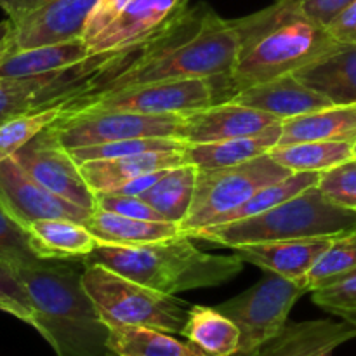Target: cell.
Wrapping results in <instances>:
<instances>
[{
	"label": "cell",
	"instance_id": "5",
	"mask_svg": "<svg viewBox=\"0 0 356 356\" xmlns=\"http://www.w3.org/2000/svg\"><path fill=\"white\" fill-rule=\"evenodd\" d=\"M356 229V211L334 205L318 186H312L291 200L249 219L207 226L191 232L190 238L236 249L252 243L313 236H337Z\"/></svg>",
	"mask_w": 356,
	"mask_h": 356
},
{
	"label": "cell",
	"instance_id": "18",
	"mask_svg": "<svg viewBox=\"0 0 356 356\" xmlns=\"http://www.w3.org/2000/svg\"><path fill=\"white\" fill-rule=\"evenodd\" d=\"M228 101L256 108V110L273 115L280 120L334 106L325 96L315 92L306 83H302L294 73L247 87Z\"/></svg>",
	"mask_w": 356,
	"mask_h": 356
},
{
	"label": "cell",
	"instance_id": "21",
	"mask_svg": "<svg viewBox=\"0 0 356 356\" xmlns=\"http://www.w3.org/2000/svg\"><path fill=\"white\" fill-rule=\"evenodd\" d=\"M184 149H162V152H145L120 159L94 160L80 163V172L94 193L113 191L115 188L146 176V174L169 170L184 163Z\"/></svg>",
	"mask_w": 356,
	"mask_h": 356
},
{
	"label": "cell",
	"instance_id": "46",
	"mask_svg": "<svg viewBox=\"0 0 356 356\" xmlns=\"http://www.w3.org/2000/svg\"><path fill=\"white\" fill-rule=\"evenodd\" d=\"M341 318L346 320V322H350L351 325H355V327H356V312H353V313H348V315L341 316Z\"/></svg>",
	"mask_w": 356,
	"mask_h": 356
},
{
	"label": "cell",
	"instance_id": "30",
	"mask_svg": "<svg viewBox=\"0 0 356 356\" xmlns=\"http://www.w3.org/2000/svg\"><path fill=\"white\" fill-rule=\"evenodd\" d=\"M270 155L291 172L322 174L353 159V148L351 143L346 141H306L277 146L271 149Z\"/></svg>",
	"mask_w": 356,
	"mask_h": 356
},
{
	"label": "cell",
	"instance_id": "13",
	"mask_svg": "<svg viewBox=\"0 0 356 356\" xmlns=\"http://www.w3.org/2000/svg\"><path fill=\"white\" fill-rule=\"evenodd\" d=\"M0 207L24 229L44 219H70L86 225L92 216L37 183L13 156L0 163Z\"/></svg>",
	"mask_w": 356,
	"mask_h": 356
},
{
	"label": "cell",
	"instance_id": "19",
	"mask_svg": "<svg viewBox=\"0 0 356 356\" xmlns=\"http://www.w3.org/2000/svg\"><path fill=\"white\" fill-rule=\"evenodd\" d=\"M355 337L356 327L346 320L287 323L256 356H332L336 348Z\"/></svg>",
	"mask_w": 356,
	"mask_h": 356
},
{
	"label": "cell",
	"instance_id": "38",
	"mask_svg": "<svg viewBox=\"0 0 356 356\" xmlns=\"http://www.w3.org/2000/svg\"><path fill=\"white\" fill-rule=\"evenodd\" d=\"M313 302L332 315L344 316L356 312V270L336 284L312 292Z\"/></svg>",
	"mask_w": 356,
	"mask_h": 356
},
{
	"label": "cell",
	"instance_id": "26",
	"mask_svg": "<svg viewBox=\"0 0 356 356\" xmlns=\"http://www.w3.org/2000/svg\"><path fill=\"white\" fill-rule=\"evenodd\" d=\"M90 54L89 45L80 40L42 47L13 51L0 63V76H33L61 72L86 61Z\"/></svg>",
	"mask_w": 356,
	"mask_h": 356
},
{
	"label": "cell",
	"instance_id": "25",
	"mask_svg": "<svg viewBox=\"0 0 356 356\" xmlns=\"http://www.w3.org/2000/svg\"><path fill=\"white\" fill-rule=\"evenodd\" d=\"M86 226L92 232L97 242L108 245H143L181 235L179 225L176 222L134 219L97 207Z\"/></svg>",
	"mask_w": 356,
	"mask_h": 356
},
{
	"label": "cell",
	"instance_id": "8",
	"mask_svg": "<svg viewBox=\"0 0 356 356\" xmlns=\"http://www.w3.org/2000/svg\"><path fill=\"white\" fill-rule=\"evenodd\" d=\"M305 294H308L305 280H289L271 273L242 294L216 306L240 329V348L235 356H256L287 325L291 309Z\"/></svg>",
	"mask_w": 356,
	"mask_h": 356
},
{
	"label": "cell",
	"instance_id": "12",
	"mask_svg": "<svg viewBox=\"0 0 356 356\" xmlns=\"http://www.w3.org/2000/svg\"><path fill=\"white\" fill-rule=\"evenodd\" d=\"M28 176L52 193L94 212L96 195L80 172L72 153L59 143L51 127L42 131L13 156Z\"/></svg>",
	"mask_w": 356,
	"mask_h": 356
},
{
	"label": "cell",
	"instance_id": "33",
	"mask_svg": "<svg viewBox=\"0 0 356 356\" xmlns=\"http://www.w3.org/2000/svg\"><path fill=\"white\" fill-rule=\"evenodd\" d=\"M65 104L66 103L38 108V110L17 115V117L0 124V163L16 155L31 139L37 138L47 127H51L61 117Z\"/></svg>",
	"mask_w": 356,
	"mask_h": 356
},
{
	"label": "cell",
	"instance_id": "22",
	"mask_svg": "<svg viewBox=\"0 0 356 356\" xmlns=\"http://www.w3.org/2000/svg\"><path fill=\"white\" fill-rule=\"evenodd\" d=\"M31 250L38 259H86L99 245L96 236L82 222L70 219H44L26 226Z\"/></svg>",
	"mask_w": 356,
	"mask_h": 356
},
{
	"label": "cell",
	"instance_id": "36",
	"mask_svg": "<svg viewBox=\"0 0 356 356\" xmlns=\"http://www.w3.org/2000/svg\"><path fill=\"white\" fill-rule=\"evenodd\" d=\"M0 259L7 261L14 268L44 261L38 259L37 254L31 250L26 229L17 225L2 207H0Z\"/></svg>",
	"mask_w": 356,
	"mask_h": 356
},
{
	"label": "cell",
	"instance_id": "29",
	"mask_svg": "<svg viewBox=\"0 0 356 356\" xmlns=\"http://www.w3.org/2000/svg\"><path fill=\"white\" fill-rule=\"evenodd\" d=\"M197 177L198 167L183 163L165 170L153 186L139 195V198L162 214L165 221L181 225L190 212L195 188H197Z\"/></svg>",
	"mask_w": 356,
	"mask_h": 356
},
{
	"label": "cell",
	"instance_id": "9",
	"mask_svg": "<svg viewBox=\"0 0 356 356\" xmlns=\"http://www.w3.org/2000/svg\"><path fill=\"white\" fill-rule=\"evenodd\" d=\"M183 115H146L134 111L70 108L51 125L66 149L136 138H177Z\"/></svg>",
	"mask_w": 356,
	"mask_h": 356
},
{
	"label": "cell",
	"instance_id": "45",
	"mask_svg": "<svg viewBox=\"0 0 356 356\" xmlns=\"http://www.w3.org/2000/svg\"><path fill=\"white\" fill-rule=\"evenodd\" d=\"M13 51H16V45H14V33L13 37L7 38L3 44H0V63H2Z\"/></svg>",
	"mask_w": 356,
	"mask_h": 356
},
{
	"label": "cell",
	"instance_id": "2",
	"mask_svg": "<svg viewBox=\"0 0 356 356\" xmlns=\"http://www.w3.org/2000/svg\"><path fill=\"white\" fill-rule=\"evenodd\" d=\"M242 44L225 75V103L247 87L292 75L337 44L336 38L287 3L235 19Z\"/></svg>",
	"mask_w": 356,
	"mask_h": 356
},
{
	"label": "cell",
	"instance_id": "14",
	"mask_svg": "<svg viewBox=\"0 0 356 356\" xmlns=\"http://www.w3.org/2000/svg\"><path fill=\"white\" fill-rule=\"evenodd\" d=\"M280 122L284 120L256 108L226 101L184 113L179 139L186 145H198V143L247 138V136L261 134Z\"/></svg>",
	"mask_w": 356,
	"mask_h": 356
},
{
	"label": "cell",
	"instance_id": "6",
	"mask_svg": "<svg viewBox=\"0 0 356 356\" xmlns=\"http://www.w3.org/2000/svg\"><path fill=\"white\" fill-rule=\"evenodd\" d=\"M82 285L108 327L136 325L181 334L191 306L138 284L97 263L83 261Z\"/></svg>",
	"mask_w": 356,
	"mask_h": 356
},
{
	"label": "cell",
	"instance_id": "39",
	"mask_svg": "<svg viewBox=\"0 0 356 356\" xmlns=\"http://www.w3.org/2000/svg\"><path fill=\"white\" fill-rule=\"evenodd\" d=\"M94 195H96V207L103 211L134 219H146V221H165V218L159 214L152 205L134 195H118L110 193V191H101Z\"/></svg>",
	"mask_w": 356,
	"mask_h": 356
},
{
	"label": "cell",
	"instance_id": "32",
	"mask_svg": "<svg viewBox=\"0 0 356 356\" xmlns=\"http://www.w3.org/2000/svg\"><path fill=\"white\" fill-rule=\"evenodd\" d=\"M356 270V229L334 238L329 249L318 257L305 280L308 292L329 287Z\"/></svg>",
	"mask_w": 356,
	"mask_h": 356
},
{
	"label": "cell",
	"instance_id": "34",
	"mask_svg": "<svg viewBox=\"0 0 356 356\" xmlns=\"http://www.w3.org/2000/svg\"><path fill=\"white\" fill-rule=\"evenodd\" d=\"M186 143L177 138H136L122 141L103 143V145L83 146V148L68 149L76 163L94 162V160L120 159V156L136 155L145 152H162V149H184Z\"/></svg>",
	"mask_w": 356,
	"mask_h": 356
},
{
	"label": "cell",
	"instance_id": "41",
	"mask_svg": "<svg viewBox=\"0 0 356 356\" xmlns=\"http://www.w3.org/2000/svg\"><path fill=\"white\" fill-rule=\"evenodd\" d=\"M129 2H131V0H97L89 14V19H87L82 40L86 42V44L94 40L108 24L113 23L115 17L125 9V6H127Z\"/></svg>",
	"mask_w": 356,
	"mask_h": 356
},
{
	"label": "cell",
	"instance_id": "31",
	"mask_svg": "<svg viewBox=\"0 0 356 356\" xmlns=\"http://www.w3.org/2000/svg\"><path fill=\"white\" fill-rule=\"evenodd\" d=\"M318 181L320 172H294L292 176L285 177V179L278 181V183H273L270 184V186L259 190L254 197H250L249 200L243 202L240 207L233 209L228 214L221 216V218L216 221V225H225V222L240 221V219H249L257 214H263V212L270 211V209L291 200L292 197L302 193V191L308 190V188L316 186Z\"/></svg>",
	"mask_w": 356,
	"mask_h": 356
},
{
	"label": "cell",
	"instance_id": "27",
	"mask_svg": "<svg viewBox=\"0 0 356 356\" xmlns=\"http://www.w3.org/2000/svg\"><path fill=\"white\" fill-rule=\"evenodd\" d=\"M205 356H235L240 348V329L218 308L191 306L181 332Z\"/></svg>",
	"mask_w": 356,
	"mask_h": 356
},
{
	"label": "cell",
	"instance_id": "23",
	"mask_svg": "<svg viewBox=\"0 0 356 356\" xmlns=\"http://www.w3.org/2000/svg\"><path fill=\"white\" fill-rule=\"evenodd\" d=\"M280 138L282 122L256 136L186 145L183 152L184 163L197 165L198 169H219V167L238 165V163L249 162L257 156L268 155L271 149L277 148Z\"/></svg>",
	"mask_w": 356,
	"mask_h": 356
},
{
	"label": "cell",
	"instance_id": "10",
	"mask_svg": "<svg viewBox=\"0 0 356 356\" xmlns=\"http://www.w3.org/2000/svg\"><path fill=\"white\" fill-rule=\"evenodd\" d=\"M222 76L218 79L159 80L113 92L94 94L66 103L70 108L134 111L146 115H184L221 103Z\"/></svg>",
	"mask_w": 356,
	"mask_h": 356
},
{
	"label": "cell",
	"instance_id": "1",
	"mask_svg": "<svg viewBox=\"0 0 356 356\" xmlns=\"http://www.w3.org/2000/svg\"><path fill=\"white\" fill-rule=\"evenodd\" d=\"M240 44L235 19H222L207 3L184 7L148 38L118 49L96 73L86 96L159 80L225 76L235 65Z\"/></svg>",
	"mask_w": 356,
	"mask_h": 356
},
{
	"label": "cell",
	"instance_id": "11",
	"mask_svg": "<svg viewBox=\"0 0 356 356\" xmlns=\"http://www.w3.org/2000/svg\"><path fill=\"white\" fill-rule=\"evenodd\" d=\"M115 52L92 54L80 65L61 72L33 76H0V124L17 115L83 96L94 75L113 58Z\"/></svg>",
	"mask_w": 356,
	"mask_h": 356
},
{
	"label": "cell",
	"instance_id": "28",
	"mask_svg": "<svg viewBox=\"0 0 356 356\" xmlns=\"http://www.w3.org/2000/svg\"><path fill=\"white\" fill-rule=\"evenodd\" d=\"M108 350L113 356H205L197 346L169 332L136 325L110 327Z\"/></svg>",
	"mask_w": 356,
	"mask_h": 356
},
{
	"label": "cell",
	"instance_id": "17",
	"mask_svg": "<svg viewBox=\"0 0 356 356\" xmlns=\"http://www.w3.org/2000/svg\"><path fill=\"white\" fill-rule=\"evenodd\" d=\"M334 238L336 236L278 240V242L242 245L233 250L243 261L256 264L270 273L280 275L289 280H302L315 266L318 257L329 249Z\"/></svg>",
	"mask_w": 356,
	"mask_h": 356
},
{
	"label": "cell",
	"instance_id": "15",
	"mask_svg": "<svg viewBox=\"0 0 356 356\" xmlns=\"http://www.w3.org/2000/svg\"><path fill=\"white\" fill-rule=\"evenodd\" d=\"M97 0H51L14 21L17 51L80 40Z\"/></svg>",
	"mask_w": 356,
	"mask_h": 356
},
{
	"label": "cell",
	"instance_id": "24",
	"mask_svg": "<svg viewBox=\"0 0 356 356\" xmlns=\"http://www.w3.org/2000/svg\"><path fill=\"white\" fill-rule=\"evenodd\" d=\"M356 138V104L327 106L312 113L299 115L282 122L278 146L306 141H346Z\"/></svg>",
	"mask_w": 356,
	"mask_h": 356
},
{
	"label": "cell",
	"instance_id": "7",
	"mask_svg": "<svg viewBox=\"0 0 356 356\" xmlns=\"http://www.w3.org/2000/svg\"><path fill=\"white\" fill-rule=\"evenodd\" d=\"M292 174L275 162L270 153L238 165L198 169L190 212L179 225L181 235H190L191 232L216 225L221 216L240 207L259 190Z\"/></svg>",
	"mask_w": 356,
	"mask_h": 356
},
{
	"label": "cell",
	"instance_id": "16",
	"mask_svg": "<svg viewBox=\"0 0 356 356\" xmlns=\"http://www.w3.org/2000/svg\"><path fill=\"white\" fill-rule=\"evenodd\" d=\"M186 3L188 0H131L113 23L87 44L90 54L118 51L145 40L160 30L177 10L184 9Z\"/></svg>",
	"mask_w": 356,
	"mask_h": 356
},
{
	"label": "cell",
	"instance_id": "40",
	"mask_svg": "<svg viewBox=\"0 0 356 356\" xmlns=\"http://www.w3.org/2000/svg\"><path fill=\"white\" fill-rule=\"evenodd\" d=\"M287 3L318 26L327 28L356 0H277Z\"/></svg>",
	"mask_w": 356,
	"mask_h": 356
},
{
	"label": "cell",
	"instance_id": "3",
	"mask_svg": "<svg viewBox=\"0 0 356 356\" xmlns=\"http://www.w3.org/2000/svg\"><path fill=\"white\" fill-rule=\"evenodd\" d=\"M31 306V327L51 344L56 356H113L110 327L82 285V268L70 261H38L16 268Z\"/></svg>",
	"mask_w": 356,
	"mask_h": 356
},
{
	"label": "cell",
	"instance_id": "47",
	"mask_svg": "<svg viewBox=\"0 0 356 356\" xmlns=\"http://www.w3.org/2000/svg\"><path fill=\"white\" fill-rule=\"evenodd\" d=\"M351 148H353V159H356V138H355V141L351 143Z\"/></svg>",
	"mask_w": 356,
	"mask_h": 356
},
{
	"label": "cell",
	"instance_id": "20",
	"mask_svg": "<svg viewBox=\"0 0 356 356\" xmlns=\"http://www.w3.org/2000/svg\"><path fill=\"white\" fill-rule=\"evenodd\" d=\"M294 75L336 106L356 104V44L337 42Z\"/></svg>",
	"mask_w": 356,
	"mask_h": 356
},
{
	"label": "cell",
	"instance_id": "43",
	"mask_svg": "<svg viewBox=\"0 0 356 356\" xmlns=\"http://www.w3.org/2000/svg\"><path fill=\"white\" fill-rule=\"evenodd\" d=\"M51 2V0H0V7L6 10V14L9 16V19L17 21L23 16L30 14L31 10L38 9L44 3Z\"/></svg>",
	"mask_w": 356,
	"mask_h": 356
},
{
	"label": "cell",
	"instance_id": "4",
	"mask_svg": "<svg viewBox=\"0 0 356 356\" xmlns=\"http://www.w3.org/2000/svg\"><path fill=\"white\" fill-rule=\"evenodd\" d=\"M83 261L101 264L167 296L218 287L233 280L243 268V259L238 254H207L184 235L143 245L99 243Z\"/></svg>",
	"mask_w": 356,
	"mask_h": 356
},
{
	"label": "cell",
	"instance_id": "42",
	"mask_svg": "<svg viewBox=\"0 0 356 356\" xmlns=\"http://www.w3.org/2000/svg\"><path fill=\"white\" fill-rule=\"evenodd\" d=\"M327 31L341 44H356V2L327 26Z\"/></svg>",
	"mask_w": 356,
	"mask_h": 356
},
{
	"label": "cell",
	"instance_id": "35",
	"mask_svg": "<svg viewBox=\"0 0 356 356\" xmlns=\"http://www.w3.org/2000/svg\"><path fill=\"white\" fill-rule=\"evenodd\" d=\"M318 190L334 205L356 211V159H350L320 174Z\"/></svg>",
	"mask_w": 356,
	"mask_h": 356
},
{
	"label": "cell",
	"instance_id": "37",
	"mask_svg": "<svg viewBox=\"0 0 356 356\" xmlns=\"http://www.w3.org/2000/svg\"><path fill=\"white\" fill-rule=\"evenodd\" d=\"M0 312L9 313L24 323H33V306L23 282L13 264L0 259Z\"/></svg>",
	"mask_w": 356,
	"mask_h": 356
},
{
	"label": "cell",
	"instance_id": "44",
	"mask_svg": "<svg viewBox=\"0 0 356 356\" xmlns=\"http://www.w3.org/2000/svg\"><path fill=\"white\" fill-rule=\"evenodd\" d=\"M13 33H14V24H13V21L7 17L6 21H2V23H0V44H3L7 38L13 37Z\"/></svg>",
	"mask_w": 356,
	"mask_h": 356
}]
</instances>
